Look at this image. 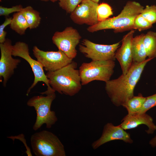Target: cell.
Wrapping results in <instances>:
<instances>
[{
  "label": "cell",
  "instance_id": "obj_1",
  "mask_svg": "<svg viewBox=\"0 0 156 156\" xmlns=\"http://www.w3.org/2000/svg\"><path fill=\"white\" fill-rule=\"evenodd\" d=\"M153 59L148 58L141 63L133 62L127 73L117 79L105 82L106 92L112 103L117 107L122 105L133 97L135 86L146 64Z\"/></svg>",
  "mask_w": 156,
  "mask_h": 156
},
{
  "label": "cell",
  "instance_id": "obj_2",
  "mask_svg": "<svg viewBox=\"0 0 156 156\" xmlns=\"http://www.w3.org/2000/svg\"><path fill=\"white\" fill-rule=\"evenodd\" d=\"M77 63L70 64L54 71L47 72L46 75L52 88L61 94L73 96L78 93L82 84Z\"/></svg>",
  "mask_w": 156,
  "mask_h": 156
},
{
  "label": "cell",
  "instance_id": "obj_3",
  "mask_svg": "<svg viewBox=\"0 0 156 156\" xmlns=\"http://www.w3.org/2000/svg\"><path fill=\"white\" fill-rule=\"evenodd\" d=\"M144 8L138 2L128 1L117 16L98 22L94 25L90 26L87 30L93 33L103 29H113L114 33H117L134 29V19L141 13Z\"/></svg>",
  "mask_w": 156,
  "mask_h": 156
},
{
  "label": "cell",
  "instance_id": "obj_4",
  "mask_svg": "<svg viewBox=\"0 0 156 156\" xmlns=\"http://www.w3.org/2000/svg\"><path fill=\"white\" fill-rule=\"evenodd\" d=\"M55 92L54 90H46L40 93L46 94V96H34L27 101V105L33 107L36 113V122L33 127L34 130H38L44 124L47 128H50L57 121L55 112L51 110L52 103L56 97Z\"/></svg>",
  "mask_w": 156,
  "mask_h": 156
},
{
  "label": "cell",
  "instance_id": "obj_5",
  "mask_svg": "<svg viewBox=\"0 0 156 156\" xmlns=\"http://www.w3.org/2000/svg\"><path fill=\"white\" fill-rule=\"evenodd\" d=\"M32 151L36 156H65L64 145L58 137L51 132L43 130L31 136Z\"/></svg>",
  "mask_w": 156,
  "mask_h": 156
},
{
  "label": "cell",
  "instance_id": "obj_6",
  "mask_svg": "<svg viewBox=\"0 0 156 156\" xmlns=\"http://www.w3.org/2000/svg\"><path fill=\"white\" fill-rule=\"evenodd\" d=\"M114 61H92L83 63L79 68L82 85H86L95 80L105 82L110 80L115 66Z\"/></svg>",
  "mask_w": 156,
  "mask_h": 156
},
{
  "label": "cell",
  "instance_id": "obj_7",
  "mask_svg": "<svg viewBox=\"0 0 156 156\" xmlns=\"http://www.w3.org/2000/svg\"><path fill=\"white\" fill-rule=\"evenodd\" d=\"M12 55L19 57L27 62L31 67L34 75L33 83L28 89L26 95L28 96L31 90L40 81H42L47 86V91L53 90L49 84V80L44 73L42 64L37 60L33 59L30 56L28 45L25 43L18 41L13 45Z\"/></svg>",
  "mask_w": 156,
  "mask_h": 156
},
{
  "label": "cell",
  "instance_id": "obj_8",
  "mask_svg": "<svg viewBox=\"0 0 156 156\" xmlns=\"http://www.w3.org/2000/svg\"><path fill=\"white\" fill-rule=\"evenodd\" d=\"M120 43L111 45L99 44L84 39L79 45V50L85 57L92 61H114L115 53Z\"/></svg>",
  "mask_w": 156,
  "mask_h": 156
},
{
  "label": "cell",
  "instance_id": "obj_9",
  "mask_svg": "<svg viewBox=\"0 0 156 156\" xmlns=\"http://www.w3.org/2000/svg\"><path fill=\"white\" fill-rule=\"evenodd\" d=\"M81 38L76 29L68 27L62 31L55 32L52 37V40L59 50L73 59L77 56L76 47Z\"/></svg>",
  "mask_w": 156,
  "mask_h": 156
},
{
  "label": "cell",
  "instance_id": "obj_10",
  "mask_svg": "<svg viewBox=\"0 0 156 156\" xmlns=\"http://www.w3.org/2000/svg\"><path fill=\"white\" fill-rule=\"evenodd\" d=\"M34 56L47 72L54 71L71 63L73 59L59 50L56 51H44L35 46L33 49Z\"/></svg>",
  "mask_w": 156,
  "mask_h": 156
},
{
  "label": "cell",
  "instance_id": "obj_11",
  "mask_svg": "<svg viewBox=\"0 0 156 156\" xmlns=\"http://www.w3.org/2000/svg\"><path fill=\"white\" fill-rule=\"evenodd\" d=\"M12 47L11 41L9 39H6L3 43H0V79L1 81L3 78L4 86L6 85L7 81L13 74L14 69L21 62L19 59L12 57Z\"/></svg>",
  "mask_w": 156,
  "mask_h": 156
},
{
  "label": "cell",
  "instance_id": "obj_12",
  "mask_svg": "<svg viewBox=\"0 0 156 156\" xmlns=\"http://www.w3.org/2000/svg\"><path fill=\"white\" fill-rule=\"evenodd\" d=\"M98 5V3L90 0H83L70 13V18L77 24L94 25L98 22L97 13Z\"/></svg>",
  "mask_w": 156,
  "mask_h": 156
},
{
  "label": "cell",
  "instance_id": "obj_13",
  "mask_svg": "<svg viewBox=\"0 0 156 156\" xmlns=\"http://www.w3.org/2000/svg\"><path fill=\"white\" fill-rule=\"evenodd\" d=\"M117 140L129 144H132L133 142L130 134L120 125L114 126L112 123L108 122L104 126L101 137L92 143L91 146L93 149H96L107 142Z\"/></svg>",
  "mask_w": 156,
  "mask_h": 156
},
{
  "label": "cell",
  "instance_id": "obj_14",
  "mask_svg": "<svg viewBox=\"0 0 156 156\" xmlns=\"http://www.w3.org/2000/svg\"><path fill=\"white\" fill-rule=\"evenodd\" d=\"M134 32V29L131 30L123 36L122 45L115 53V58L120 63L123 75L127 73L133 63L131 43Z\"/></svg>",
  "mask_w": 156,
  "mask_h": 156
},
{
  "label": "cell",
  "instance_id": "obj_15",
  "mask_svg": "<svg viewBox=\"0 0 156 156\" xmlns=\"http://www.w3.org/2000/svg\"><path fill=\"white\" fill-rule=\"evenodd\" d=\"M141 125H146L148 129L146 130L148 134H152L156 130V125L153 118L146 113L134 115L127 114L121 120L120 125L125 130L135 128Z\"/></svg>",
  "mask_w": 156,
  "mask_h": 156
},
{
  "label": "cell",
  "instance_id": "obj_16",
  "mask_svg": "<svg viewBox=\"0 0 156 156\" xmlns=\"http://www.w3.org/2000/svg\"><path fill=\"white\" fill-rule=\"evenodd\" d=\"M145 34L142 33L133 37L131 43L133 62L141 63L147 56L143 43Z\"/></svg>",
  "mask_w": 156,
  "mask_h": 156
},
{
  "label": "cell",
  "instance_id": "obj_17",
  "mask_svg": "<svg viewBox=\"0 0 156 156\" xmlns=\"http://www.w3.org/2000/svg\"><path fill=\"white\" fill-rule=\"evenodd\" d=\"M20 12L26 20L30 29L36 28L39 26L41 18L39 12L30 6L23 8Z\"/></svg>",
  "mask_w": 156,
  "mask_h": 156
},
{
  "label": "cell",
  "instance_id": "obj_18",
  "mask_svg": "<svg viewBox=\"0 0 156 156\" xmlns=\"http://www.w3.org/2000/svg\"><path fill=\"white\" fill-rule=\"evenodd\" d=\"M146 97L140 93L137 96H133L128 100L122 106L128 112V114L134 115L137 113L142 108L146 100Z\"/></svg>",
  "mask_w": 156,
  "mask_h": 156
},
{
  "label": "cell",
  "instance_id": "obj_19",
  "mask_svg": "<svg viewBox=\"0 0 156 156\" xmlns=\"http://www.w3.org/2000/svg\"><path fill=\"white\" fill-rule=\"evenodd\" d=\"M10 26L12 29L21 35L24 34L29 28L27 21L21 12L13 14Z\"/></svg>",
  "mask_w": 156,
  "mask_h": 156
},
{
  "label": "cell",
  "instance_id": "obj_20",
  "mask_svg": "<svg viewBox=\"0 0 156 156\" xmlns=\"http://www.w3.org/2000/svg\"><path fill=\"white\" fill-rule=\"evenodd\" d=\"M143 43L148 58L156 57V32L148 31L145 35Z\"/></svg>",
  "mask_w": 156,
  "mask_h": 156
},
{
  "label": "cell",
  "instance_id": "obj_21",
  "mask_svg": "<svg viewBox=\"0 0 156 156\" xmlns=\"http://www.w3.org/2000/svg\"><path fill=\"white\" fill-rule=\"evenodd\" d=\"M98 22L104 21L113 14L112 9L108 4L103 3L99 4L97 8Z\"/></svg>",
  "mask_w": 156,
  "mask_h": 156
},
{
  "label": "cell",
  "instance_id": "obj_22",
  "mask_svg": "<svg viewBox=\"0 0 156 156\" xmlns=\"http://www.w3.org/2000/svg\"><path fill=\"white\" fill-rule=\"evenodd\" d=\"M140 14L153 25L156 23V5H146L143 9Z\"/></svg>",
  "mask_w": 156,
  "mask_h": 156
},
{
  "label": "cell",
  "instance_id": "obj_23",
  "mask_svg": "<svg viewBox=\"0 0 156 156\" xmlns=\"http://www.w3.org/2000/svg\"><path fill=\"white\" fill-rule=\"evenodd\" d=\"M153 27V24L144 18L140 14L135 18L133 23L134 29L139 31L146 30Z\"/></svg>",
  "mask_w": 156,
  "mask_h": 156
},
{
  "label": "cell",
  "instance_id": "obj_24",
  "mask_svg": "<svg viewBox=\"0 0 156 156\" xmlns=\"http://www.w3.org/2000/svg\"><path fill=\"white\" fill-rule=\"evenodd\" d=\"M83 0H60L59 6L67 13H71Z\"/></svg>",
  "mask_w": 156,
  "mask_h": 156
},
{
  "label": "cell",
  "instance_id": "obj_25",
  "mask_svg": "<svg viewBox=\"0 0 156 156\" xmlns=\"http://www.w3.org/2000/svg\"><path fill=\"white\" fill-rule=\"evenodd\" d=\"M156 106V93L146 97V100L140 111L135 115L145 113L152 108Z\"/></svg>",
  "mask_w": 156,
  "mask_h": 156
},
{
  "label": "cell",
  "instance_id": "obj_26",
  "mask_svg": "<svg viewBox=\"0 0 156 156\" xmlns=\"http://www.w3.org/2000/svg\"><path fill=\"white\" fill-rule=\"evenodd\" d=\"M23 8L22 6L21 5L14 6L10 8L0 6V16H5L7 17L10 14L12 13L20 12Z\"/></svg>",
  "mask_w": 156,
  "mask_h": 156
},
{
  "label": "cell",
  "instance_id": "obj_27",
  "mask_svg": "<svg viewBox=\"0 0 156 156\" xmlns=\"http://www.w3.org/2000/svg\"><path fill=\"white\" fill-rule=\"evenodd\" d=\"M12 17H6L4 22L0 26V43L4 42L6 39L7 32L4 30L5 27L10 24Z\"/></svg>",
  "mask_w": 156,
  "mask_h": 156
},
{
  "label": "cell",
  "instance_id": "obj_28",
  "mask_svg": "<svg viewBox=\"0 0 156 156\" xmlns=\"http://www.w3.org/2000/svg\"><path fill=\"white\" fill-rule=\"evenodd\" d=\"M7 138L12 139L13 140V141H14V140L15 139H18L21 140V142H23L26 148V150L25 151V153H26L27 155L28 156H32V154L31 152L30 149L27 145L26 140L25 138V135L23 134H21L17 136H8L7 137Z\"/></svg>",
  "mask_w": 156,
  "mask_h": 156
},
{
  "label": "cell",
  "instance_id": "obj_29",
  "mask_svg": "<svg viewBox=\"0 0 156 156\" xmlns=\"http://www.w3.org/2000/svg\"><path fill=\"white\" fill-rule=\"evenodd\" d=\"M149 144L153 148L156 147V136H155L150 141Z\"/></svg>",
  "mask_w": 156,
  "mask_h": 156
},
{
  "label": "cell",
  "instance_id": "obj_30",
  "mask_svg": "<svg viewBox=\"0 0 156 156\" xmlns=\"http://www.w3.org/2000/svg\"><path fill=\"white\" fill-rule=\"evenodd\" d=\"M92 1L97 3H98L100 0H90Z\"/></svg>",
  "mask_w": 156,
  "mask_h": 156
},
{
  "label": "cell",
  "instance_id": "obj_31",
  "mask_svg": "<svg viewBox=\"0 0 156 156\" xmlns=\"http://www.w3.org/2000/svg\"><path fill=\"white\" fill-rule=\"evenodd\" d=\"M49 0L52 2H55L58 1H59L60 0Z\"/></svg>",
  "mask_w": 156,
  "mask_h": 156
},
{
  "label": "cell",
  "instance_id": "obj_32",
  "mask_svg": "<svg viewBox=\"0 0 156 156\" xmlns=\"http://www.w3.org/2000/svg\"><path fill=\"white\" fill-rule=\"evenodd\" d=\"M42 1H45V2H47V1H49V0H40Z\"/></svg>",
  "mask_w": 156,
  "mask_h": 156
},
{
  "label": "cell",
  "instance_id": "obj_33",
  "mask_svg": "<svg viewBox=\"0 0 156 156\" xmlns=\"http://www.w3.org/2000/svg\"><path fill=\"white\" fill-rule=\"evenodd\" d=\"M155 81H156V80Z\"/></svg>",
  "mask_w": 156,
  "mask_h": 156
}]
</instances>
